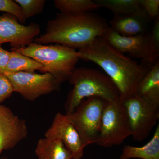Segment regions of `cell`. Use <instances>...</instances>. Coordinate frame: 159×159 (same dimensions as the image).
<instances>
[{
    "label": "cell",
    "instance_id": "5bb4252c",
    "mask_svg": "<svg viewBox=\"0 0 159 159\" xmlns=\"http://www.w3.org/2000/svg\"><path fill=\"white\" fill-rule=\"evenodd\" d=\"M136 94L159 104V59L138 84Z\"/></svg>",
    "mask_w": 159,
    "mask_h": 159
},
{
    "label": "cell",
    "instance_id": "277c9868",
    "mask_svg": "<svg viewBox=\"0 0 159 159\" xmlns=\"http://www.w3.org/2000/svg\"><path fill=\"white\" fill-rule=\"evenodd\" d=\"M43 66L41 72L49 73L62 83L68 80L79 61L78 51L59 44H40L34 42L19 48H12Z\"/></svg>",
    "mask_w": 159,
    "mask_h": 159
},
{
    "label": "cell",
    "instance_id": "44dd1931",
    "mask_svg": "<svg viewBox=\"0 0 159 159\" xmlns=\"http://www.w3.org/2000/svg\"><path fill=\"white\" fill-rule=\"evenodd\" d=\"M0 11L14 16L22 25L25 24L27 20L24 17L21 8L13 0H0Z\"/></svg>",
    "mask_w": 159,
    "mask_h": 159
},
{
    "label": "cell",
    "instance_id": "52a82bcc",
    "mask_svg": "<svg viewBox=\"0 0 159 159\" xmlns=\"http://www.w3.org/2000/svg\"><path fill=\"white\" fill-rule=\"evenodd\" d=\"M134 141L142 142L148 138L159 119V104L135 94L123 100Z\"/></svg>",
    "mask_w": 159,
    "mask_h": 159
},
{
    "label": "cell",
    "instance_id": "ffe728a7",
    "mask_svg": "<svg viewBox=\"0 0 159 159\" xmlns=\"http://www.w3.org/2000/svg\"><path fill=\"white\" fill-rule=\"evenodd\" d=\"M22 10L26 20L42 13L46 2L45 0H15Z\"/></svg>",
    "mask_w": 159,
    "mask_h": 159
},
{
    "label": "cell",
    "instance_id": "ac0fdd59",
    "mask_svg": "<svg viewBox=\"0 0 159 159\" xmlns=\"http://www.w3.org/2000/svg\"><path fill=\"white\" fill-rule=\"evenodd\" d=\"M100 8H105L113 12L114 16L134 13L142 9L139 0H96Z\"/></svg>",
    "mask_w": 159,
    "mask_h": 159
},
{
    "label": "cell",
    "instance_id": "7c38bea8",
    "mask_svg": "<svg viewBox=\"0 0 159 159\" xmlns=\"http://www.w3.org/2000/svg\"><path fill=\"white\" fill-rule=\"evenodd\" d=\"M28 134L26 121L0 104V154L14 148Z\"/></svg>",
    "mask_w": 159,
    "mask_h": 159
},
{
    "label": "cell",
    "instance_id": "4fadbf2b",
    "mask_svg": "<svg viewBox=\"0 0 159 159\" xmlns=\"http://www.w3.org/2000/svg\"><path fill=\"white\" fill-rule=\"evenodd\" d=\"M151 21L142 9L130 14L114 16L109 24L113 31L129 37L148 32Z\"/></svg>",
    "mask_w": 159,
    "mask_h": 159
},
{
    "label": "cell",
    "instance_id": "30bf717a",
    "mask_svg": "<svg viewBox=\"0 0 159 159\" xmlns=\"http://www.w3.org/2000/svg\"><path fill=\"white\" fill-rule=\"evenodd\" d=\"M40 31V27L36 23L25 26L12 15L5 13L0 15V45L9 43L12 48L25 47L33 43Z\"/></svg>",
    "mask_w": 159,
    "mask_h": 159
},
{
    "label": "cell",
    "instance_id": "3957f363",
    "mask_svg": "<svg viewBox=\"0 0 159 159\" xmlns=\"http://www.w3.org/2000/svg\"><path fill=\"white\" fill-rule=\"evenodd\" d=\"M69 82L74 86L67 98L65 108L69 115L84 98L101 97L107 102L120 99L116 86L106 74L95 69L75 67L70 75Z\"/></svg>",
    "mask_w": 159,
    "mask_h": 159
},
{
    "label": "cell",
    "instance_id": "cb8c5ba5",
    "mask_svg": "<svg viewBox=\"0 0 159 159\" xmlns=\"http://www.w3.org/2000/svg\"><path fill=\"white\" fill-rule=\"evenodd\" d=\"M14 91L10 80L4 74H0V104L11 97Z\"/></svg>",
    "mask_w": 159,
    "mask_h": 159
},
{
    "label": "cell",
    "instance_id": "603a6c76",
    "mask_svg": "<svg viewBox=\"0 0 159 159\" xmlns=\"http://www.w3.org/2000/svg\"><path fill=\"white\" fill-rule=\"evenodd\" d=\"M141 7L150 20L159 17V0H139Z\"/></svg>",
    "mask_w": 159,
    "mask_h": 159
},
{
    "label": "cell",
    "instance_id": "e0dca14e",
    "mask_svg": "<svg viewBox=\"0 0 159 159\" xmlns=\"http://www.w3.org/2000/svg\"><path fill=\"white\" fill-rule=\"evenodd\" d=\"M11 50L4 74H13L22 72L34 73L37 70L41 72L43 69L41 64L14 49H11Z\"/></svg>",
    "mask_w": 159,
    "mask_h": 159
},
{
    "label": "cell",
    "instance_id": "9a60e30c",
    "mask_svg": "<svg viewBox=\"0 0 159 159\" xmlns=\"http://www.w3.org/2000/svg\"><path fill=\"white\" fill-rule=\"evenodd\" d=\"M159 159V125L153 137L142 147L125 145L122 148L119 159Z\"/></svg>",
    "mask_w": 159,
    "mask_h": 159
},
{
    "label": "cell",
    "instance_id": "d4e9b609",
    "mask_svg": "<svg viewBox=\"0 0 159 159\" xmlns=\"http://www.w3.org/2000/svg\"><path fill=\"white\" fill-rule=\"evenodd\" d=\"M10 52L5 50L0 45V74H4L8 64Z\"/></svg>",
    "mask_w": 159,
    "mask_h": 159
},
{
    "label": "cell",
    "instance_id": "ba28073f",
    "mask_svg": "<svg viewBox=\"0 0 159 159\" xmlns=\"http://www.w3.org/2000/svg\"><path fill=\"white\" fill-rule=\"evenodd\" d=\"M5 75L11 81L14 92L26 100L34 101L44 95L58 91L61 83L49 73L18 72Z\"/></svg>",
    "mask_w": 159,
    "mask_h": 159
},
{
    "label": "cell",
    "instance_id": "7402d4cb",
    "mask_svg": "<svg viewBox=\"0 0 159 159\" xmlns=\"http://www.w3.org/2000/svg\"><path fill=\"white\" fill-rule=\"evenodd\" d=\"M153 21V25L149 32V44L154 56L157 59H159V17Z\"/></svg>",
    "mask_w": 159,
    "mask_h": 159
},
{
    "label": "cell",
    "instance_id": "9c48e42d",
    "mask_svg": "<svg viewBox=\"0 0 159 159\" xmlns=\"http://www.w3.org/2000/svg\"><path fill=\"white\" fill-rule=\"evenodd\" d=\"M104 38L117 51L141 58L142 63L150 68L159 59L154 57L151 50L149 32L127 37L120 35L110 29Z\"/></svg>",
    "mask_w": 159,
    "mask_h": 159
},
{
    "label": "cell",
    "instance_id": "8fae6325",
    "mask_svg": "<svg viewBox=\"0 0 159 159\" xmlns=\"http://www.w3.org/2000/svg\"><path fill=\"white\" fill-rule=\"evenodd\" d=\"M45 138L60 140L70 152L73 159H81L85 147L76 129L66 115L58 113L55 115L51 127L45 134Z\"/></svg>",
    "mask_w": 159,
    "mask_h": 159
},
{
    "label": "cell",
    "instance_id": "7a4b0ae2",
    "mask_svg": "<svg viewBox=\"0 0 159 159\" xmlns=\"http://www.w3.org/2000/svg\"><path fill=\"white\" fill-rule=\"evenodd\" d=\"M110 29L106 20L92 12H61L48 21L45 33L35 38L33 42L40 44L55 43L79 50L99 38L105 37Z\"/></svg>",
    "mask_w": 159,
    "mask_h": 159
},
{
    "label": "cell",
    "instance_id": "d6986e66",
    "mask_svg": "<svg viewBox=\"0 0 159 159\" xmlns=\"http://www.w3.org/2000/svg\"><path fill=\"white\" fill-rule=\"evenodd\" d=\"M54 5L61 13L76 14L91 12L99 9L92 0H55Z\"/></svg>",
    "mask_w": 159,
    "mask_h": 159
},
{
    "label": "cell",
    "instance_id": "8992f818",
    "mask_svg": "<svg viewBox=\"0 0 159 159\" xmlns=\"http://www.w3.org/2000/svg\"><path fill=\"white\" fill-rule=\"evenodd\" d=\"M132 129L123 100L108 102L102 115L96 144L104 147L121 145L131 136Z\"/></svg>",
    "mask_w": 159,
    "mask_h": 159
},
{
    "label": "cell",
    "instance_id": "2e32d148",
    "mask_svg": "<svg viewBox=\"0 0 159 159\" xmlns=\"http://www.w3.org/2000/svg\"><path fill=\"white\" fill-rule=\"evenodd\" d=\"M35 152L38 159H73L70 152L58 139H40Z\"/></svg>",
    "mask_w": 159,
    "mask_h": 159
},
{
    "label": "cell",
    "instance_id": "5b68a950",
    "mask_svg": "<svg viewBox=\"0 0 159 159\" xmlns=\"http://www.w3.org/2000/svg\"><path fill=\"white\" fill-rule=\"evenodd\" d=\"M108 102L101 97H89L82 100L72 113L66 115L84 147L97 142L102 115Z\"/></svg>",
    "mask_w": 159,
    "mask_h": 159
},
{
    "label": "cell",
    "instance_id": "6da1fadb",
    "mask_svg": "<svg viewBox=\"0 0 159 159\" xmlns=\"http://www.w3.org/2000/svg\"><path fill=\"white\" fill-rule=\"evenodd\" d=\"M78 53L80 59L92 61L103 69L122 100L135 95L138 84L150 69L117 51L104 38L97 39Z\"/></svg>",
    "mask_w": 159,
    "mask_h": 159
}]
</instances>
